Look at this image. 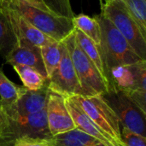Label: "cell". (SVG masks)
I'll return each mask as SVG.
<instances>
[{
  "mask_svg": "<svg viewBox=\"0 0 146 146\" xmlns=\"http://www.w3.org/2000/svg\"><path fill=\"white\" fill-rule=\"evenodd\" d=\"M121 138L126 146H146V139L132 132L127 127H121Z\"/></svg>",
  "mask_w": 146,
  "mask_h": 146,
  "instance_id": "obj_24",
  "label": "cell"
},
{
  "mask_svg": "<svg viewBox=\"0 0 146 146\" xmlns=\"http://www.w3.org/2000/svg\"><path fill=\"white\" fill-rule=\"evenodd\" d=\"M129 99L146 115V91L135 90L129 92H125Z\"/></svg>",
  "mask_w": 146,
  "mask_h": 146,
  "instance_id": "obj_25",
  "label": "cell"
},
{
  "mask_svg": "<svg viewBox=\"0 0 146 146\" xmlns=\"http://www.w3.org/2000/svg\"><path fill=\"white\" fill-rule=\"evenodd\" d=\"M5 60L11 66L18 64L33 68L47 78L40 47L36 46L25 39L17 40V45Z\"/></svg>",
  "mask_w": 146,
  "mask_h": 146,
  "instance_id": "obj_11",
  "label": "cell"
},
{
  "mask_svg": "<svg viewBox=\"0 0 146 146\" xmlns=\"http://www.w3.org/2000/svg\"><path fill=\"white\" fill-rule=\"evenodd\" d=\"M26 91V87L10 81L0 69V101L9 118L14 115L15 104Z\"/></svg>",
  "mask_w": 146,
  "mask_h": 146,
  "instance_id": "obj_15",
  "label": "cell"
},
{
  "mask_svg": "<svg viewBox=\"0 0 146 146\" xmlns=\"http://www.w3.org/2000/svg\"><path fill=\"white\" fill-rule=\"evenodd\" d=\"M50 145L51 146H104L101 142L78 128L53 136Z\"/></svg>",
  "mask_w": 146,
  "mask_h": 146,
  "instance_id": "obj_16",
  "label": "cell"
},
{
  "mask_svg": "<svg viewBox=\"0 0 146 146\" xmlns=\"http://www.w3.org/2000/svg\"><path fill=\"white\" fill-rule=\"evenodd\" d=\"M101 12L113 23L136 55L146 61V35L127 12L121 0H105Z\"/></svg>",
  "mask_w": 146,
  "mask_h": 146,
  "instance_id": "obj_5",
  "label": "cell"
},
{
  "mask_svg": "<svg viewBox=\"0 0 146 146\" xmlns=\"http://www.w3.org/2000/svg\"><path fill=\"white\" fill-rule=\"evenodd\" d=\"M70 55L76 76L81 89V95L93 97L109 92L108 83L102 77L93 62L78 45L74 32L63 39Z\"/></svg>",
  "mask_w": 146,
  "mask_h": 146,
  "instance_id": "obj_3",
  "label": "cell"
},
{
  "mask_svg": "<svg viewBox=\"0 0 146 146\" xmlns=\"http://www.w3.org/2000/svg\"><path fill=\"white\" fill-rule=\"evenodd\" d=\"M102 95L117 115L121 127H127L146 139V115L129 99L124 92L110 90Z\"/></svg>",
  "mask_w": 146,
  "mask_h": 146,
  "instance_id": "obj_6",
  "label": "cell"
},
{
  "mask_svg": "<svg viewBox=\"0 0 146 146\" xmlns=\"http://www.w3.org/2000/svg\"><path fill=\"white\" fill-rule=\"evenodd\" d=\"M127 12L146 35V0H121Z\"/></svg>",
  "mask_w": 146,
  "mask_h": 146,
  "instance_id": "obj_22",
  "label": "cell"
},
{
  "mask_svg": "<svg viewBox=\"0 0 146 146\" xmlns=\"http://www.w3.org/2000/svg\"><path fill=\"white\" fill-rule=\"evenodd\" d=\"M76 42L80 48L83 50V52L86 55V56L93 62V64L98 68V72L102 75V77L104 79V80L108 83L106 73L104 69V65L102 58L101 50L100 46L97 44H95L91 38H89L87 36H86L82 32H80L79 29L75 28L74 31ZM109 85V83H108ZM110 87V86H109Z\"/></svg>",
  "mask_w": 146,
  "mask_h": 146,
  "instance_id": "obj_17",
  "label": "cell"
},
{
  "mask_svg": "<svg viewBox=\"0 0 146 146\" xmlns=\"http://www.w3.org/2000/svg\"><path fill=\"white\" fill-rule=\"evenodd\" d=\"M49 90L62 96L81 95L76 73L65 43L61 41V59L58 66L48 80Z\"/></svg>",
  "mask_w": 146,
  "mask_h": 146,
  "instance_id": "obj_8",
  "label": "cell"
},
{
  "mask_svg": "<svg viewBox=\"0 0 146 146\" xmlns=\"http://www.w3.org/2000/svg\"><path fill=\"white\" fill-rule=\"evenodd\" d=\"M65 104L74 122L75 128H78L84 133L91 135L104 146H117L114 140L107 136L79 107V105L70 98L63 96Z\"/></svg>",
  "mask_w": 146,
  "mask_h": 146,
  "instance_id": "obj_12",
  "label": "cell"
},
{
  "mask_svg": "<svg viewBox=\"0 0 146 146\" xmlns=\"http://www.w3.org/2000/svg\"><path fill=\"white\" fill-rule=\"evenodd\" d=\"M42 2L50 12L56 15L69 19H73L74 16L70 0H42Z\"/></svg>",
  "mask_w": 146,
  "mask_h": 146,
  "instance_id": "obj_23",
  "label": "cell"
},
{
  "mask_svg": "<svg viewBox=\"0 0 146 146\" xmlns=\"http://www.w3.org/2000/svg\"><path fill=\"white\" fill-rule=\"evenodd\" d=\"M107 80L110 90L146 91V61L114 67L109 71Z\"/></svg>",
  "mask_w": 146,
  "mask_h": 146,
  "instance_id": "obj_9",
  "label": "cell"
},
{
  "mask_svg": "<svg viewBox=\"0 0 146 146\" xmlns=\"http://www.w3.org/2000/svg\"><path fill=\"white\" fill-rule=\"evenodd\" d=\"M0 9L3 11L5 10V6L3 5V0H0Z\"/></svg>",
  "mask_w": 146,
  "mask_h": 146,
  "instance_id": "obj_30",
  "label": "cell"
},
{
  "mask_svg": "<svg viewBox=\"0 0 146 146\" xmlns=\"http://www.w3.org/2000/svg\"><path fill=\"white\" fill-rule=\"evenodd\" d=\"M70 98L117 146H126L122 141L121 125L119 119L103 95L93 97L75 95Z\"/></svg>",
  "mask_w": 146,
  "mask_h": 146,
  "instance_id": "obj_4",
  "label": "cell"
},
{
  "mask_svg": "<svg viewBox=\"0 0 146 146\" xmlns=\"http://www.w3.org/2000/svg\"><path fill=\"white\" fill-rule=\"evenodd\" d=\"M48 93V83L37 91H29L27 89L17 101L15 107L14 115L9 119H13L16 116L35 114L44 110L47 104Z\"/></svg>",
  "mask_w": 146,
  "mask_h": 146,
  "instance_id": "obj_14",
  "label": "cell"
},
{
  "mask_svg": "<svg viewBox=\"0 0 146 146\" xmlns=\"http://www.w3.org/2000/svg\"><path fill=\"white\" fill-rule=\"evenodd\" d=\"M94 17L100 27L101 40L99 46L106 77L109 71L114 67L144 61L136 55L126 38L102 12Z\"/></svg>",
  "mask_w": 146,
  "mask_h": 146,
  "instance_id": "obj_1",
  "label": "cell"
},
{
  "mask_svg": "<svg viewBox=\"0 0 146 146\" xmlns=\"http://www.w3.org/2000/svg\"><path fill=\"white\" fill-rule=\"evenodd\" d=\"M46 116L52 136L64 133L75 128L74 122L65 104L64 97L49 90Z\"/></svg>",
  "mask_w": 146,
  "mask_h": 146,
  "instance_id": "obj_10",
  "label": "cell"
},
{
  "mask_svg": "<svg viewBox=\"0 0 146 146\" xmlns=\"http://www.w3.org/2000/svg\"><path fill=\"white\" fill-rule=\"evenodd\" d=\"M3 5L19 13L34 27L57 42L65 39L75 29L73 19L44 11L26 0H3Z\"/></svg>",
  "mask_w": 146,
  "mask_h": 146,
  "instance_id": "obj_2",
  "label": "cell"
},
{
  "mask_svg": "<svg viewBox=\"0 0 146 146\" xmlns=\"http://www.w3.org/2000/svg\"><path fill=\"white\" fill-rule=\"evenodd\" d=\"M29 3H31L33 6L39 9H42L44 11H47V12H50V10L47 9V7L44 4V3L42 2V0H26ZM51 13V12H50Z\"/></svg>",
  "mask_w": 146,
  "mask_h": 146,
  "instance_id": "obj_28",
  "label": "cell"
},
{
  "mask_svg": "<svg viewBox=\"0 0 146 146\" xmlns=\"http://www.w3.org/2000/svg\"><path fill=\"white\" fill-rule=\"evenodd\" d=\"M73 22L75 28L79 29L95 44L99 45L101 40V31L99 23L95 17H90L86 15L80 14L77 16H74Z\"/></svg>",
  "mask_w": 146,
  "mask_h": 146,
  "instance_id": "obj_20",
  "label": "cell"
},
{
  "mask_svg": "<svg viewBox=\"0 0 146 146\" xmlns=\"http://www.w3.org/2000/svg\"><path fill=\"white\" fill-rule=\"evenodd\" d=\"M12 67L18 74L23 86L29 91L39 90L48 83V79L33 68L18 64Z\"/></svg>",
  "mask_w": 146,
  "mask_h": 146,
  "instance_id": "obj_19",
  "label": "cell"
},
{
  "mask_svg": "<svg viewBox=\"0 0 146 146\" xmlns=\"http://www.w3.org/2000/svg\"><path fill=\"white\" fill-rule=\"evenodd\" d=\"M41 56L48 80L59 64L61 59V42L51 41L40 47Z\"/></svg>",
  "mask_w": 146,
  "mask_h": 146,
  "instance_id": "obj_21",
  "label": "cell"
},
{
  "mask_svg": "<svg viewBox=\"0 0 146 146\" xmlns=\"http://www.w3.org/2000/svg\"><path fill=\"white\" fill-rule=\"evenodd\" d=\"M0 146H14V142H7L0 140Z\"/></svg>",
  "mask_w": 146,
  "mask_h": 146,
  "instance_id": "obj_29",
  "label": "cell"
},
{
  "mask_svg": "<svg viewBox=\"0 0 146 146\" xmlns=\"http://www.w3.org/2000/svg\"><path fill=\"white\" fill-rule=\"evenodd\" d=\"M14 146H51L50 141L37 139L21 138L14 142Z\"/></svg>",
  "mask_w": 146,
  "mask_h": 146,
  "instance_id": "obj_26",
  "label": "cell"
},
{
  "mask_svg": "<svg viewBox=\"0 0 146 146\" xmlns=\"http://www.w3.org/2000/svg\"><path fill=\"white\" fill-rule=\"evenodd\" d=\"M9 128V117L0 101V139L3 138Z\"/></svg>",
  "mask_w": 146,
  "mask_h": 146,
  "instance_id": "obj_27",
  "label": "cell"
},
{
  "mask_svg": "<svg viewBox=\"0 0 146 146\" xmlns=\"http://www.w3.org/2000/svg\"><path fill=\"white\" fill-rule=\"evenodd\" d=\"M21 138L37 139L50 141L53 138L50 133L46 108L38 113L9 119V128L6 135L0 140L15 142Z\"/></svg>",
  "mask_w": 146,
  "mask_h": 146,
  "instance_id": "obj_7",
  "label": "cell"
},
{
  "mask_svg": "<svg viewBox=\"0 0 146 146\" xmlns=\"http://www.w3.org/2000/svg\"><path fill=\"white\" fill-rule=\"evenodd\" d=\"M17 45V38L5 13L0 9V54L6 59Z\"/></svg>",
  "mask_w": 146,
  "mask_h": 146,
  "instance_id": "obj_18",
  "label": "cell"
},
{
  "mask_svg": "<svg viewBox=\"0 0 146 146\" xmlns=\"http://www.w3.org/2000/svg\"><path fill=\"white\" fill-rule=\"evenodd\" d=\"M5 13L12 25L17 40L25 39L38 47H42L44 44L54 41V39L34 27L16 11L5 7Z\"/></svg>",
  "mask_w": 146,
  "mask_h": 146,
  "instance_id": "obj_13",
  "label": "cell"
},
{
  "mask_svg": "<svg viewBox=\"0 0 146 146\" xmlns=\"http://www.w3.org/2000/svg\"><path fill=\"white\" fill-rule=\"evenodd\" d=\"M101 1H102V0H101Z\"/></svg>",
  "mask_w": 146,
  "mask_h": 146,
  "instance_id": "obj_31",
  "label": "cell"
}]
</instances>
